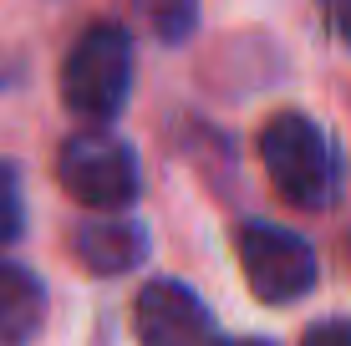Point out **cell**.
<instances>
[{"label": "cell", "instance_id": "cell-1", "mask_svg": "<svg viewBox=\"0 0 351 346\" xmlns=\"http://www.w3.org/2000/svg\"><path fill=\"white\" fill-rule=\"evenodd\" d=\"M132 87V41L123 26L112 21H92L87 31L77 36V46L62 62V102L77 117H92V123H107V117L123 112Z\"/></svg>", "mask_w": 351, "mask_h": 346}, {"label": "cell", "instance_id": "cell-2", "mask_svg": "<svg viewBox=\"0 0 351 346\" xmlns=\"http://www.w3.org/2000/svg\"><path fill=\"white\" fill-rule=\"evenodd\" d=\"M260 163L270 184L300 209H326L336 194V158L331 143L311 117L300 112H275L260 127Z\"/></svg>", "mask_w": 351, "mask_h": 346}, {"label": "cell", "instance_id": "cell-3", "mask_svg": "<svg viewBox=\"0 0 351 346\" xmlns=\"http://www.w3.org/2000/svg\"><path fill=\"white\" fill-rule=\"evenodd\" d=\"M56 178L77 204L87 209H128L138 199V158L112 133H77L56 153Z\"/></svg>", "mask_w": 351, "mask_h": 346}, {"label": "cell", "instance_id": "cell-4", "mask_svg": "<svg viewBox=\"0 0 351 346\" xmlns=\"http://www.w3.org/2000/svg\"><path fill=\"white\" fill-rule=\"evenodd\" d=\"M239 265H245L250 291L265 306H290L316 285V255L300 234L280 224H245L239 230Z\"/></svg>", "mask_w": 351, "mask_h": 346}, {"label": "cell", "instance_id": "cell-5", "mask_svg": "<svg viewBox=\"0 0 351 346\" xmlns=\"http://www.w3.org/2000/svg\"><path fill=\"white\" fill-rule=\"evenodd\" d=\"M138 346H209V311L178 280H153L132 301Z\"/></svg>", "mask_w": 351, "mask_h": 346}, {"label": "cell", "instance_id": "cell-6", "mask_svg": "<svg viewBox=\"0 0 351 346\" xmlns=\"http://www.w3.org/2000/svg\"><path fill=\"white\" fill-rule=\"evenodd\" d=\"M77 255L97 275H123V270L143 265L148 240H143V230L132 219H117L112 214V219H97V224H82L77 230Z\"/></svg>", "mask_w": 351, "mask_h": 346}, {"label": "cell", "instance_id": "cell-7", "mask_svg": "<svg viewBox=\"0 0 351 346\" xmlns=\"http://www.w3.org/2000/svg\"><path fill=\"white\" fill-rule=\"evenodd\" d=\"M46 291L26 265L0 260V346H26L41 331Z\"/></svg>", "mask_w": 351, "mask_h": 346}, {"label": "cell", "instance_id": "cell-8", "mask_svg": "<svg viewBox=\"0 0 351 346\" xmlns=\"http://www.w3.org/2000/svg\"><path fill=\"white\" fill-rule=\"evenodd\" d=\"M132 5L148 21V31L163 36V41H184L199 21V0H132Z\"/></svg>", "mask_w": 351, "mask_h": 346}, {"label": "cell", "instance_id": "cell-9", "mask_svg": "<svg viewBox=\"0 0 351 346\" xmlns=\"http://www.w3.org/2000/svg\"><path fill=\"white\" fill-rule=\"evenodd\" d=\"M26 230V199H21V178L10 163H0V245L21 240Z\"/></svg>", "mask_w": 351, "mask_h": 346}, {"label": "cell", "instance_id": "cell-10", "mask_svg": "<svg viewBox=\"0 0 351 346\" xmlns=\"http://www.w3.org/2000/svg\"><path fill=\"white\" fill-rule=\"evenodd\" d=\"M300 346H351V321H326V326H311Z\"/></svg>", "mask_w": 351, "mask_h": 346}, {"label": "cell", "instance_id": "cell-11", "mask_svg": "<svg viewBox=\"0 0 351 346\" xmlns=\"http://www.w3.org/2000/svg\"><path fill=\"white\" fill-rule=\"evenodd\" d=\"M321 5H326V21H331V31L351 46V0H321Z\"/></svg>", "mask_w": 351, "mask_h": 346}, {"label": "cell", "instance_id": "cell-12", "mask_svg": "<svg viewBox=\"0 0 351 346\" xmlns=\"http://www.w3.org/2000/svg\"><path fill=\"white\" fill-rule=\"evenodd\" d=\"M219 346H270V341H260V336H239V341H219Z\"/></svg>", "mask_w": 351, "mask_h": 346}]
</instances>
